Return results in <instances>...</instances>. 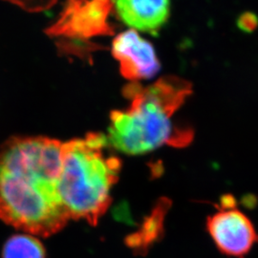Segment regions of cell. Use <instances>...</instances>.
I'll use <instances>...</instances> for the list:
<instances>
[{"label":"cell","instance_id":"obj_8","mask_svg":"<svg viewBox=\"0 0 258 258\" xmlns=\"http://www.w3.org/2000/svg\"><path fill=\"white\" fill-rule=\"evenodd\" d=\"M36 235L27 232L15 234L6 241L2 258H45V249Z\"/></svg>","mask_w":258,"mask_h":258},{"label":"cell","instance_id":"obj_9","mask_svg":"<svg viewBox=\"0 0 258 258\" xmlns=\"http://www.w3.org/2000/svg\"><path fill=\"white\" fill-rule=\"evenodd\" d=\"M256 24V19L255 18H251V15L249 14L248 17L244 16V18L242 19V22H240V25L245 30L248 28V30H251L252 28L255 27Z\"/></svg>","mask_w":258,"mask_h":258},{"label":"cell","instance_id":"obj_2","mask_svg":"<svg viewBox=\"0 0 258 258\" xmlns=\"http://www.w3.org/2000/svg\"><path fill=\"white\" fill-rule=\"evenodd\" d=\"M191 93L190 83L176 77H165L142 86L131 83L123 88L130 101L124 110L112 111L109 146L126 155H144L163 146H186L192 132L176 126L172 118Z\"/></svg>","mask_w":258,"mask_h":258},{"label":"cell","instance_id":"obj_3","mask_svg":"<svg viewBox=\"0 0 258 258\" xmlns=\"http://www.w3.org/2000/svg\"><path fill=\"white\" fill-rule=\"evenodd\" d=\"M102 133L62 143L58 190L69 219L96 224L111 203L120 170L119 158L107 152Z\"/></svg>","mask_w":258,"mask_h":258},{"label":"cell","instance_id":"obj_7","mask_svg":"<svg viewBox=\"0 0 258 258\" xmlns=\"http://www.w3.org/2000/svg\"><path fill=\"white\" fill-rule=\"evenodd\" d=\"M110 0H92V1H74L66 8L64 17L58 22L59 34L93 36L92 30L96 35L106 32V17L109 12Z\"/></svg>","mask_w":258,"mask_h":258},{"label":"cell","instance_id":"obj_4","mask_svg":"<svg viewBox=\"0 0 258 258\" xmlns=\"http://www.w3.org/2000/svg\"><path fill=\"white\" fill-rule=\"evenodd\" d=\"M206 228L223 254L245 258L258 243V233L249 217L237 209L231 196H225L217 211L207 219Z\"/></svg>","mask_w":258,"mask_h":258},{"label":"cell","instance_id":"obj_5","mask_svg":"<svg viewBox=\"0 0 258 258\" xmlns=\"http://www.w3.org/2000/svg\"><path fill=\"white\" fill-rule=\"evenodd\" d=\"M112 53L120 74L132 83L153 78L161 68L153 45L131 29L114 38Z\"/></svg>","mask_w":258,"mask_h":258},{"label":"cell","instance_id":"obj_1","mask_svg":"<svg viewBox=\"0 0 258 258\" xmlns=\"http://www.w3.org/2000/svg\"><path fill=\"white\" fill-rule=\"evenodd\" d=\"M62 143L18 137L0 148V218L33 235L49 236L69 220L58 179Z\"/></svg>","mask_w":258,"mask_h":258},{"label":"cell","instance_id":"obj_6","mask_svg":"<svg viewBox=\"0 0 258 258\" xmlns=\"http://www.w3.org/2000/svg\"><path fill=\"white\" fill-rule=\"evenodd\" d=\"M120 21L131 30L155 35L169 18L170 0H113Z\"/></svg>","mask_w":258,"mask_h":258}]
</instances>
